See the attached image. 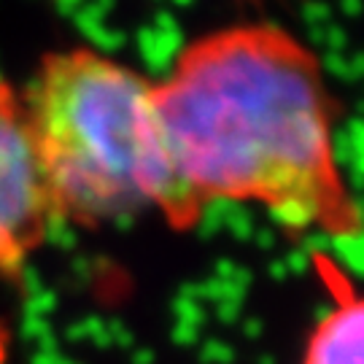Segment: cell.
<instances>
[{"mask_svg": "<svg viewBox=\"0 0 364 364\" xmlns=\"http://www.w3.org/2000/svg\"><path fill=\"white\" fill-rule=\"evenodd\" d=\"M52 221L25 97L0 81V281L25 270Z\"/></svg>", "mask_w": 364, "mask_h": 364, "instance_id": "3", "label": "cell"}, {"mask_svg": "<svg viewBox=\"0 0 364 364\" xmlns=\"http://www.w3.org/2000/svg\"><path fill=\"white\" fill-rule=\"evenodd\" d=\"M154 103L173 168L205 210L254 203L289 232L359 237L316 54L278 25H232L183 46Z\"/></svg>", "mask_w": 364, "mask_h": 364, "instance_id": "1", "label": "cell"}, {"mask_svg": "<svg viewBox=\"0 0 364 364\" xmlns=\"http://www.w3.org/2000/svg\"><path fill=\"white\" fill-rule=\"evenodd\" d=\"M25 97L54 219L100 227L156 210L173 230L203 208L173 168L154 84L87 46L41 60Z\"/></svg>", "mask_w": 364, "mask_h": 364, "instance_id": "2", "label": "cell"}, {"mask_svg": "<svg viewBox=\"0 0 364 364\" xmlns=\"http://www.w3.org/2000/svg\"><path fill=\"white\" fill-rule=\"evenodd\" d=\"M302 364H364V297L340 299L316 324Z\"/></svg>", "mask_w": 364, "mask_h": 364, "instance_id": "4", "label": "cell"}]
</instances>
